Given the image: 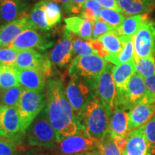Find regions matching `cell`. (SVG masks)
Wrapping results in <instances>:
<instances>
[{
	"mask_svg": "<svg viewBox=\"0 0 155 155\" xmlns=\"http://www.w3.org/2000/svg\"><path fill=\"white\" fill-rule=\"evenodd\" d=\"M45 98V108L50 124L57 134L58 142L79 132H85L75 119L62 80H48Z\"/></svg>",
	"mask_w": 155,
	"mask_h": 155,
	"instance_id": "obj_1",
	"label": "cell"
},
{
	"mask_svg": "<svg viewBox=\"0 0 155 155\" xmlns=\"http://www.w3.org/2000/svg\"><path fill=\"white\" fill-rule=\"evenodd\" d=\"M98 55L78 56L73 59L68 68L71 78L84 81L96 91L101 74L108 63Z\"/></svg>",
	"mask_w": 155,
	"mask_h": 155,
	"instance_id": "obj_2",
	"label": "cell"
},
{
	"mask_svg": "<svg viewBox=\"0 0 155 155\" xmlns=\"http://www.w3.org/2000/svg\"><path fill=\"white\" fill-rule=\"evenodd\" d=\"M109 121L105 107L95 94L87 105L80 124L87 135L100 141L108 129Z\"/></svg>",
	"mask_w": 155,
	"mask_h": 155,
	"instance_id": "obj_3",
	"label": "cell"
},
{
	"mask_svg": "<svg viewBox=\"0 0 155 155\" xmlns=\"http://www.w3.org/2000/svg\"><path fill=\"white\" fill-rule=\"evenodd\" d=\"M27 141L30 147L58 149L59 142L57 134L52 127L45 107L27 129Z\"/></svg>",
	"mask_w": 155,
	"mask_h": 155,
	"instance_id": "obj_4",
	"label": "cell"
},
{
	"mask_svg": "<svg viewBox=\"0 0 155 155\" xmlns=\"http://www.w3.org/2000/svg\"><path fill=\"white\" fill-rule=\"evenodd\" d=\"M46 104V98L43 92L28 90L23 88L16 108L18 112L23 131L26 133L34 119L44 109Z\"/></svg>",
	"mask_w": 155,
	"mask_h": 155,
	"instance_id": "obj_5",
	"label": "cell"
},
{
	"mask_svg": "<svg viewBox=\"0 0 155 155\" xmlns=\"http://www.w3.org/2000/svg\"><path fill=\"white\" fill-rule=\"evenodd\" d=\"M65 91L75 119L80 124L88 102L96 94L93 93L92 88L84 81L73 78L68 83Z\"/></svg>",
	"mask_w": 155,
	"mask_h": 155,
	"instance_id": "obj_6",
	"label": "cell"
},
{
	"mask_svg": "<svg viewBox=\"0 0 155 155\" xmlns=\"http://www.w3.org/2000/svg\"><path fill=\"white\" fill-rule=\"evenodd\" d=\"M113 67L111 63H107L100 75L96 88V95L105 107L109 119L115 106L116 98V89L112 76Z\"/></svg>",
	"mask_w": 155,
	"mask_h": 155,
	"instance_id": "obj_7",
	"label": "cell"
},
{
	"mask_svg": "<svg viewBox=\"0 0 155 155\" xmlns=\"http://www.w3.org/2000/svg\"><path fill=\"white\" fill-rule=\"evenodd\" d=\"M154 45L155 22L146 19L134 37V60L154 55Z\"/></svg>",
	"mask_w": 155,
	"mask_h": 155,
	"instance_id": "obj_8",
	"label": "cell"
},
{
	"mask_svg": "<svg viewBox=\"0 0 155 155\" xmlns=\"http://www.w3.org/2000/svg\"><path fill=\"white\" fill-rule=\"evenodd\" d=\"M98 142L85 132L78 133L59 142L58 150L65 155H73L80 153H90L96 155L98 151Z\"/></svg>",
	"mask_w": 155,
	"mask_h": 155,
	"instance_id": "obj_9",
	"label": "cell"
},
{
	"mask_svg": "<svg viewBox=\"0 0 155 155\" xmlns=\"http://www.w3.org/2000/svg\"><path fill=\"white\" fill-rule=\"evenodd\" d=\"M14 67L17 70L35 69L48 76L51 71V61L46 55L38 53L34 49L19 51Z\"/></svg>",
	"mask_w": 155,
	"mask_h": 155,
	"instance_id": "obj_10",
	"label": "cell"
},
{
	"mask_svg": "<svg viewBox=\"0 0 155 155\" xmlns=\"http://www.w3.org/2000/svg\"><path fill=\"white\" fill-rule=\"evenodd\" d=\"M25 135L16 107H0V136L21 140Z\"/></svg>",
	"mask_w": 155,
	"mask_h": 155,
	"instance_id": "obj_11",
	"label": "cell"
},
{
	"mask_svg": "<svg viewBox=\"0 0 155 155\" xmlns=\"http://www.w3.org/2000/svg\"><path fill=\"white\" fill-rule=\"evenodd\" d=\"M147 94L144 78L134 73L129 81L123 96L116 98L115 105L123 106L129 111Z\"/></svg>",
	"mask_w": 155,
	"mask_h": 155,
	"instance_id": "obj_12",
	"label": "cell"
},
{
	"mask_svg": "<svg viewBox=\"0 0 155 155\" xmlns=\"http://www.w3.org/2000/svg\"><path fill=\"white\" fill-rule=\"evenodd\" d=\"M155 115V98L147 94L129 111L128 132L141 127Z\"/></svg>",
	"mask_w": 155,
	"mask_h": 155,
	"instance_id": "obj_13",
	"label": "cell"
},
{
	"mask_svg": "<svg viewBox=\"0 0 155 155\" xmlns=\"http://www.w3.org/2000/svg\"><path fill=\"white\" fill-rule=\"evenodd\" d=\"M30 28H37L30 17H25L0 27V46L9 48L14 40L25 30Z\"/></svg>",
	"mask_w": 155,
	"mask_h": 155,
	"instance_id": "obj_14",
	"label": "cell"
},
{
	"mask_svg": "<svg viewBox=\"0 0 155 155\" xmlns=\"http://www.w3.org/2000/svg\"><path fill=\"white\" fill-rule=\"evenodd\" d=\"M53 42H48L44 37L37 31V28H30L22 32L9 48L20 51L22 50L38 48L45 50L50 48Z\"/></svg>",
	"mask_w": 155,
	"mask_h": 155,
	"instance_id": "obj_15",
	"label": "cell"
},
{
	"mask_svg": "<svg viewBox=\"0 0 155 155\" xmlns=\"http://www.w3.org/2000/svg\"><path fill=\"white\" fill-rule=\"evenodd\" d=\"M72 37L71 32L65 31L61 39L50 53L51 62L59 67H65L71 62L73 56Z\"/></svg>",
	"mask_w": 155,
	"mask_h": 155,
	"instance_id": "obj_16",
	"label": "cell"
},
{
	"mask_svg": "<svg viewBox=\"0 0 155 155\" xmlns=\"http://www.w3.org/2000/svg\"><path fill=\"white\" fill-rule=\"evenodd\" d=\"M127 143L122 155H152L141 127L127 133Z\"/></svg>",
	"mask_w": 155,
	"mask_h": 155,
	"instance_id": "obj_17",
	"label": "cell"
},
{
	"mask_svg": "<svg viewBox=\"0 0 155 155\" xmlns=\"http://www.w3.org/2000/svg\"><path fill=\"white\" fill-rule=\"evenodd\" d=\"M136 73L135 61L116 65L112 69V76L116 89V98H120L124 94L131 77Z\"/></svg>",
	"mask_w": 155,
	"mask_h": 155,
	"instance_id": "obj_18",
	"label": "cell"
},
{
	"mask_svg": "<svg viewBox=\"0 0 155 155\" xmlns=\"http://www.w3.org/2000/svg\"><path fill=\"white\" fill-rule=\"evenodd\" d=\"M17 70V69H16ZM19 85L23 88L43 92L46 86L45 76L38 70H17Z\"/></svg>",
	"mask_w": 155,
	"mask_h": 155,
	"instance_id": "obj_19",
	"label": "cell"
},
{
	"mask_svg": "<svg viewBox=\"0 0 155 155\" xmlns=\"http://www.w3.org/2000/svg\"><path fill=\"white\" fill-rule=\"evenodd\" d=\"M25 17H28V15L24 4L17 0H0V24H7Z\"/></svg>",
	"mask_w": 155,
	"mask_h": 155,
	"instance_id": "obj_20",
	"label": "cell"
},
{
	"mask_svg": "<svg viewBox=\"0 0 155 155\" xmlns=\"http://www.w3.org/2000/svg\"><path fill=\"white\" fill-rule=\"evenodd\" d=\"M129 111L123 106L115 105L110 117L108 130L113 136L125 137L128 133Z\"/></svg>",
	"mask_w": 155,
	"mask_h": 155,
	"instance_id": "obj_21",
	"label": "cell"
},
{
	"mask_svg": "<svg viewBox=\"0 0 155 155\" xmlns=\"http://www.w3.org/2000/svg\"><path fill=\"white\" fill-rule=\"evenodd\" d=\"M123 42L121 51L115 55H108L104 58L108 63L119 65L134 60V37L121 36Z\"/></svg>",
	"mask_w": 155,
	"mask_h": 155,
	"instance_id": "obj_22",
	"label": "cell"
},
{
	"mask_svg": "<svg viewBox=\"0 0 155 155\" xmlns=\"http://www.w3.org/2000/svg\"><path fill=\"white\" fill-rule=\"evenodd\" d=\"M117 2L121 12L131 16L150 11L154 0H117Z\"/></svg>",
	"mask_w": 155,
	"mask_h": 155,
	"instance_id": "obj_23",
	"label": "cell"
},
{
	"mask_svg": "<svg viewBox=\"0 0 155 155\" xmlns=\"http://www.w3.org/2000/svg\"><path fill=\"white\" fill-rule=\"evenodd\" d=\"M146 19L145 15H131L126 17L121 26L116 31L120 36L134 37Z\"/></svg>",
	"mask_w": 155,
	"mask_h": 155,
	"instance_id": "obj_24",
	"label": "cell"
},
{
	"mask_svg": "<svg viewBox=\"0 0 155 155\" xmlns=\"http://www.w3.org/2000/svg\"><path fill=\"white\" fill-rule=\"evenodd\" d=\"M98 40L101 42L104 48L108 52V55H117L123 48V42L121 36L116 30L107 32L104 35L99 37Z\"/></svg>",
	"mask_w": 155,
	"mask_h": 155,
	"instance_id": "obj_25",
	"label": "cell"
},
{
	"mask_svg": "<svg viewBox=\"0 0 155 155\" xmlns=\"http://www.w3.org/2000/svg\"><path fill=\"white\" fill-rule=\"evenodd\" d=\"M17 71L14 66L0 65V90L19 86Z\"/></svg>",
	"mask_w": 155,
	"mask_h": 155,
	"instance_id": "obj_26",
	"label": "cell"
},
{
	"mask_svg": "<svg viewBox=\"0 0 155 155\" xmlns=\"http://www.w3.org/2000/svg\"><path fill=\"white\" fill-rule=\"evenodd\" d=\"M45 1H41L35 4L30 12V17L37 28L46 31L49 30L50 27L48 25L46 19Z\"/></svg>",
	"mask_w": 155,
	"mask_h": 155,
	"instance_id": "obj_27",
	"label": "cell"
},
{
	"mask_svg": "<svg viewBox=\"0 0 155 155\" xmlns=\"http://www.w3.org/2000/svg\"><path fill=\"white\" fill-rule=\"evenodd\" d=\"M96 155H122L121 151L115 144L113 136L108 129L98 142Z\"/></svg>",
	"mask_w": 155,
	"mask_h": 155,
	"instance_id": "obj_28",
	"label": "cell"
},
{
	"mask_svg": "<svg viewBox=\"0 0 155 155\" xmlns=\"http://www.w3.org/2000/svg\"><path fill=\"white\" fill-rule=\"evenodd\" d=\"M136 73L144 78L155 75V58L154 55L135 59Z\"/></svg>",
	"mask_w": 155,
	"mask_h": 155,
	"instance_id": "obj_29",
	"label": "cell"
},
{
	"mask_svg": "<svg viewBox=\"0 0 155 155\" xmlns=\"http://www.w3.org/2000/svg\"><path fill=\"white\" fill-rule=\"evenodd\" d=\"M22 91L23 88L21 86H15L7 90L2 91L0 97L2 105L9 107H16Z\"/></svg>",
	"mask_w": 155,
	"mask_h": 155,
	"instance_id": "obj_30",
	"label": "cell"
},
{
	"mask_svg": "<svg viewBox=\"0 0 155 155\" xmlns=\"http://www.w3.org/2000/svg\"><path fill=\"white\" fill-rule=\"evenodd\" d=\"M125 18L122 13L111 9H102L100 14V19L111 26L114 30L121 26Z\"/></svg>",
	"mask_w": 155,
	"mask_h": 155,
	"instance_id": "obj_31",
	"label": "cell"
},
{
	"mask_svg": "<svg viewBox=\"0 0 155 155\" xmlns=\"http://www.w3.org/2000/svg\"><path fill=\"white\" fill-rule=\"evenodd\" d=\"M45 13L47 22L50 28L58 24L61 20V11L55 2L45 0Z\"/></svg>",
	"mask_w": 155,
	"mask_h": 155,
	"instance_id": "obj_32",
	"label": "cell"
},
{
	"mask_svg": "<svg viewBox=\"0 0 155 155\" xmlns=\"http://www.w3.org/2000/svg\"><path fill=\"white\" fill-rule=\"evenodd\" d=\"M102 7L96 0H88L82 9L81 18L95 21L100 18Z\"/></svg>",
	"mask_w": 155,
	"mask_h": 155,
	"instance_id": "obj_33",
	"label": "cell"
},
{
	"mask_svg": "<svg viewBox=\"0 0 155 155\" xmlns=\"http://www.w3.org/2000/svg\"><path fill=\"white\" fill-rule=\"evenodd\" d=\"M21 140L0 136V155H17Z\"/></svg>",
	"mask_w": 155,
	"mask_h": 155,
	"instance_id": "obj_34",
	"label": "cell"
},
{
	"mask_svg": "<svg viewBox=\"0 0 155 155\" xmlns=\"http://www.w3.org/2000/svg\"><path fill=\"white\" fill-rule=\"evenodd\" d=\"M73 51L78 56H85L90 55H98L96 50L88 43V40L84 41L80 38L72 37Z\"/></svg>",
	"mask_w": 155,
	"mask_h": 155,
	"instance_id": "obj_35",
	"label": "cell"
},
{
	"mask_svg": "<svg viewBox=\"0 0 155 155\" xmlns=\"http://www.w3.org/2000/svg\"><path fill=\"white\" fill-rule=\"evenodd\" d=\"M141 127L150 145L151 154L153 155L155 154V115Z\"/></svg>",
	"mask_w": 155,
	"mask_h": 155,
	"instance_id": "obj_36",
	"label": "cell"
},
{
	"mask_svg": "<svg viewBox=\"0 0 155 155\" xmlns=\"http://www.w3.org/2000/svg\"><path fill=\"white\" fill-rule=\"evenodd\" d=\"M19 51L10 48H0V65L14 66Z\"/></svg>",
	"mask_w": 155,
	"mask_h": 155,
	"instance_id": "obj_37",
	"label": "cell"
},
{
	"mask_svg": "<svg viewBox=\"0 0 155 155\" xmlns=\"http://www.w3.org/2000/svg\"><path fill=\"white\" fill-rule=\"evenodd\" d=\"M113 30H114L111 26L99 18L94 22V28H93V38L98 39L101 35Z\"/></svg>",
	"mask_w": 155,
	"mask_h": 155,
	"instance_id": "obj_38",
	"label": "cell"
},
{
	"mask_svg": "<svg viewBox=\"0 0 155 155\" xmlns=\"http://www.w3.org/2000/svg\"><path fill=\"white\" fill-rule=\"evenodd\" d=\"M23 155H65L60 152L58 149H49L45 147H32L27 149Z\"/></svg>",
	"mask_w": 155,
	"mask_h": 155,
	"instance_id": "obj_39",
	"label": "cell"
},
{
	"mask_svg": "<svg viewBox=\"0 0 155 155\" xmlns=\"http://www.w3.org/2000/svg\"><path fill=\"white\" fill-rule=\"evenodd\" d=\"M84 19L78 17H71L65 19V28L69 32L78 35Z\"/></svg>",
	"mask_w": 155,
	"mask_h": 155,
	"instance_id": "obj_40",
	"label": "cell"
},
{
	"mask_svg": "<svg viewBox=\"0 0 155 155\" xmlns=\"http://www.w3.org/2000/svg\"><path fill=\"white\" fill-rule=\"evenodd\" d=\"M94 22L89 20V19H84L83 23L81 26V28L79 32L78 35L86 40H91L93 38V28H94Z\"/></svg>",
	"mask_w": 155,
	"mask_h": 155,
	"instance_id": "obj_41",
	"label": "cell"
},
{
	"mask_svg": "<svg viewBox=\"0 0 155 155\" xmlns=\"http://www.w3.org/2000/svg\"><path fill=\"white\" fill-rule=\"evenodd\" d=\"M88 0H71L69 5L65 11L68 13H79L84 7Z\"/></svg>",
	"mask_w": 155,
	"mask_h": 155,
	"instance_id": "obj_42",
	"label": "cell"
},
{
	"mask_svg": "<svg viewBox=\"0 0 155 155\" xmlns=\"http://www.w3.org/2000/svg\"><path fill=\"white\" fill-rule=\"evenodd\" d=\"M88 42L92 46V48L96 50L98 55L100 57L105 58L108 55V52L104 48V45H103L101 42L99 40H98V39H91V40H88Z\"/></svg>",
	"mask_w": 155,
	"mask_h": 155,
	"instance_id": "obj_43",
	"label": "cell"
},
{
	"mask_svg": "<svg viewBox=\"0 0 155 155\" xmlns=\"http://www.w3.org/2000/svg\"><path fill=\"white\" fill-rule=\"evenodd\" d=\"M96 1L103 8L114 9V10L122 13L116 0H96Z\"/></svg>",
	"mask_w": 155,
	"mask_h": 155,
	"instance_id": "obj_44",
	"label": "cell"
},
{
	"mask_svg": "<svg viewBox=\"0 0 155 155\" xmlns=\"http://www.w3.org/2000/svg\"><path fill=\"white\" fill-rule=\"evenodd\" d=\"M144 82L148 94L155 98V75L144 78Z\"/></svg>",
	"mask_w": 155,
	"mask_h": 155,
	"instance_id": "obj_45",
	"label": "cell"
},
{
	"mask_svg": "<svg viewBox=\"0 0 155 155\" xmlns=\"http://www.w3.org/2000/svg\"><path fill=\"white\" fill-rule=\"evenodd\" d=\"M113 136V135H112ZM113 139L115 144L117 145L119 150L123 152L124 149L126 146V143H127V138L125 137H122V136H113Z\"/></svg>",
	"mask_w": 155,
	"mask_h": 155,
	"instance_id": "obj_46",
	"label": "cell"
},
{
	"mask_svg": "<svg viewBox=\"0 0 155 155\" xmlns=\"http://www.w3.org/2000/svg\"><path fill=\"white\" fill-rule=\"evenodd\" d=\"M53 1L57 3H61L63 5V7L65 8V9H66L68 7L71 0H53Z\"/></svg>",
	"mask_w": 155,
	"mask_h": 155,
	"instance_id": "obj_47",
	"label": "cell"
},
{
	"mask_svg": "<svg viewBox=\"0 0 155 155\" xmlns=\"http://www.w3.org/2000/svg\"><path fill=\"white\" fill-rule=\"evenodd\" d=\"M73 155H93V154H90V153H80V154H76Z\"/></svg>",
	"mask_w": 155,
	"mask_h": 155,
	"instance_id": "obj_48",
	"label": "cell"
},
{
	"mask_svg": "<svg viewBox=\"0 0 155 155\" xmlns=\"http://www.w3.org/2000/svg\"><path fill=\"white\" fill-rule=\"evenodd\" d=\"M1 93H2V90H0V97H1ZM2 104H1V101H0V107H1Z\"/></svg>",
	"mask_w": 155,
	"mask_h": 155,
	"instance_id": "obj_49",
	"label": "cell"
},
{
	"mask_svg": "<svg viewBox=\"0 0 155 155\" xmlns=\"http://www.w3.org/2000/svg\"><path fill=\"white\" fill-rule=\"evenodd\" d=\"M0 48H1V46H0Z\"/></svg>",
	"mask_w": 155,
	"mask_h": 155,
	"instance_id": "obj_50",
	"label": "cell"
}]
</instances>
